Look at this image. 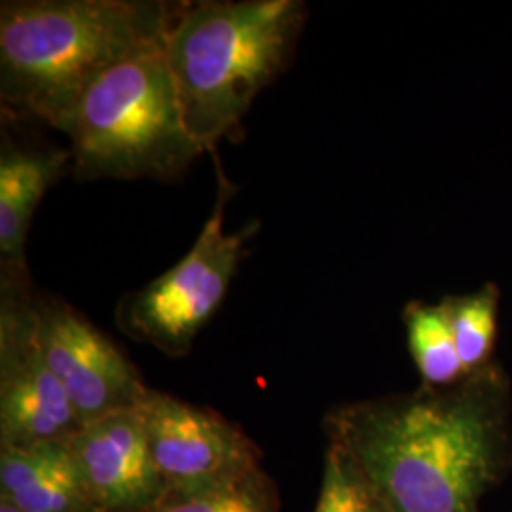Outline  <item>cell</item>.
Instances as JSON below:
<instances>
[{"mask_svg": "<svg viewBox=\"0 0 512 512\" xmlns=\"http://www.w3.org/2000/svg\"><path fill=\"white\" fill-rule=\"evenodd\" d=\"M325 433L387 512H480L512 467L511 382L495 361L446 389L340 404Z\"/></svg>", "mask_w": 512, "mask_h": 512, "instance_id": "6da1fadb", "label": "cell"}, {"mask_svg": "<svg viewBox=\"0 0 512 512\" xmlns=\"http://www.w3.org/2000/svg\"><path fill=\"white\" fill-rule=\"evenodd\" d=\"M181 8L158 0L2 2V105L61 131L99 76L164 44Z\"/></svg>", "mask_w": 512, "mask_h": 512, "instance_id": "7a4b0ae2", "label": "cell"}, {"mask_svg": "<svg viewBox=\"0 0 512 512\" xmlns=\"http://www.w3.org/2000/svg\"><path fill=\"white\" fill-rule=\"evenodd\" d=\"M304 18L298 0L183 4L165 37V59L186 128L203 150L230 137L285 69Z\"/></svg>", "mask_w": 512, "mask_h": 512, "instance_id": "3957f363", "label": "cell"}, {"mask_svg": "<svg viewBox=\"0 0 512 512\" xmlns=\"http://www.w3.org/2000/svg\"><path fill=\"white\" fill-rule=\"evenodd\" d=\"M61 133L74 175L86 181H173L205 152L186 128L164 44L99 76Z\"/></svg>", "mask_w": 512, "mask_h": 512, "instance_id": "277c9868", "label": "cell"}, {"mask_svg": "<svg viewBox=\"0 0 512 512\" xmlns=\"http://www.w3.org/2000/svg\"><path fill=\"white\" fill-rule=\"evenodd\" d=\"M232 194L234 186L219 169L217 203L194 245L165 274L120 302L122 332L171 357L190 351L198 332L222 306L247 243L258 230V222H249L238 232L224 230L226 203Z\"/></svg>", "mask_w": 512, "mask_h": 512, "instance_id": "5b68a950", "label": "cell"}, {"mask_svg": "<svg viewBox=\"0 0 512 512\" xmlns=\"http://www.w3.org/2000/svg\"><path fill=\"white\" fill-rule=\"evenodd\" d=\"M80 425L40 346L35 294L23 275H8L0 298V448L67 439Z\"/></svg>", "mask_w": 512, "mask_h": 512, "instance_id": "8992f818", "label": "cell"}, {"mask_svg": "<svg viewBox=\"0 0 512 512\" xmlns=\"http://www.w3.org/2000/svg\"><path fill=\"white\" fill-rule=\"evenodd\" d=\"M40 346L82 423L139 408L150 387L92 323L59 298L35 296Z\"/></svg>", "mask_w": 512, "mask_h": 512, "instance_id": "52a82bcc", "label": "cell"}, {"mask_svg": "<svg viewBox=\"0 0 512 512\" xmlns=\"http://www.w3.org/2000/svg\"><path fill=\"white\" fill-rule=\"evenodd\" d=\"M139 414L152 459L169 488L209 484L262 467L255 442L209 408L150 389Z\"/></svg>", "mask_w": 512, "mask_h": 512, "instance_id": "ba28073f", "label": "cell"}, {"mask_svg": "<svg viewBox=\"0 0 512 512\" xmlns=\"http://www.w3.org/2000/svg\"><path fill=\"white\" fill-rule=\"evenodd\" d=\"M67 442L97 512H150L169 490L139 408L86 421Z\"/></svg>", "mask_w": 512, "mask_h": 512, "instance_id": "9c48e42d", "label": "cell"}, {"mask_svg": "<svg viewBox=\"0 0 512 512\" xmlns=\"http://www.w3.org/2000/svg\"><path fill=\"white\" fill-rule=\"evenodd\" d=\"M0 501L19 512H97L67 439L0 448Z\"/></svg>", "mask_w": 512, "mask_h": 512, "instance_id": "30bf717a", "label": "cell"}, {"mask_svg": "<svg viewBox=\"0 0 512 512\" xmlns=\"http://www.w3.org/2000/svg\"><path fill=\"white\" fill-rule=\"evenodd\" d=\"M73 164L69 148L21 150L12 143L0 154V256L8 275H25V245L35 211Z\"/></svg>", "mask_w": 512, "mask_h": 512, "instance_id": "8fae6325", "label": "cell"}, {"mask_svg": "<svg viewBox=\"0 0 512 512\" xmlns=\"http://www.w3.org/2000/svg\"><path fill=\"white\" fill-rule=\"evenodd\" d=\"M408 351L420 374L421 387L446 389L463 382L469 374L459 359L446 308L412 300L403 310Z\"/></svg>", "mask_w": 512, "mask_h": 512, "instance_id": "7c38bea8", "label": "cell"}, {"mask_svg": "<svg viewBox=\"0 0 512 512\" xmlns=\"http://www.w3.org/2000/svg\"><path fill=\"white\" fill-rule=\"evenodd\" d=\"M150 512H279V494L258 467L209 484L169 488Z\"/></svg>", "mask_w": 512, "mask_h": 512, "instance_id": "4fadbf2b", "label": "cell"}, {"mask_svg": "<svg viewBox=\"0 0 512 512\" xmlns=\"http://www.w3.org/2000/svg\"><path fill=\"white\" fill-rule=\"evenodd\" d=\"M448 313L459 359L471 376L495 363L499 287L486 283L475 293L442 298Z\"/></svg>", "mask_w": 512, "mask_h": 512, "instance_id": "5bb4252c", "label": "cell"}, {"mask_svg": "<svg viewBox=\"0 0 512 512\" xmlns=\"http://www.w3.org/2000/svg\"><path fill=\"white\" fill-rule=\"evenodd\" d=\"M313 512H387L359 463L327 442L321 490Z\"/></svg>", "mask_w": 512, "mask_h": 512, "instance_id": "9a60e30c", "label": "cell"}, {"mask_svg": "<svg viewBox=\"0 0 512 512\" xmlns=\"http://www.w3.org/2000/svg\"><path fill=\"white\" fill-rule=\"evenodd\" d=\"M0 512H19L18 509H14L12 505H8V503H2L0 501Z\"/></svg>", "mask_w": 512, "mask_h": 512, "instance_id": "2e32d148", "label": "cell"}]
</instances>
